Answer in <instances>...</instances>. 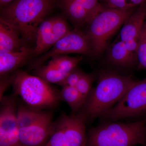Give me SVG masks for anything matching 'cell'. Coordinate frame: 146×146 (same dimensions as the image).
<instances>
[{"mask_svg": "<svg viewBox=\"0 0 146 146\" xmlns=\"http://www.w3.org/2000/svg\"><path fill=\"white\" fill-rule=\"evenodd\" d=\"M135 81L131 76L104 72L78 112L84 116L87 122L103 117L121 99Z\"/></svg>", "mask_w": 146, "mask_h": 146, "instance_id": "6da1fadb", "label": "cell"}, {"mask_svg": "<svg viewBox=\"0 0 146 146\" xmlns=\"http://www.w3.org/2000/svg\"><path fill=\"white\" fill-rule=\"evenodd\" d=\"M54 4L55 0H15L1 9L0 19L31 41L35 39L38 27Z\"/></svg>", "mask_w": 146, "mask_h": 146, "instance_id": "7a4b0ae2", "label": "cell"}, {"mask_svg": "<svg viewBox=\"0 0 146 146\" xmlns=\"http://www.w3.org/2000/svg\"><path fill=\"white\" fill-rule=\"evenodd\" d=\"M86 146H146V119L131 123L108 122L87 133Z\"/></svg>", "mask_w": 146, "mask_h": 146, "instance_id": "3957f363", "label": "cell"}, {"mask_svg": "<svg viewBox=\"0 0 146 146\" xmlns=\"http://www.w3.org/2000/svg\"><path fill=\"white\" fill-rule=\"evenodd\" d=\"M14 94L27 106L35 109L47 110L56 107L61 101L60 91L36 75L18 70L13 73Z\"/></svg>", "mask_w": 146, "mask_h": 146, "instance_id": "277c9868", "label": "cell"}, {"mask_svg": "<svg viewBox=\"0 0 146 146\" xmlns=\"http://www.w3.org/2000/svg\"><path fill=\"white\" fill-rule=\"evenodd\" d=\"M19 137L23 146H44L50 134L53 114L18 103Z\"/></svg>", "mask_w": 146, "mask_h": 146, "instance_id": "5b68a950", "label": "cell"}, {"mask_svg": "<svg viewBox=\"0 0 146 146\" xmlns=\"http://www.w3.org/2000/svg\"><path fill=\"white\" fill-rule=\"evenodd\" d=\"M134 11L105 6L87 24L86 35L97 55L104 52L110 39Z\"/></svg>", "mask_w": 146, "mask_h": 146, "instance_id": "8992f818", "label": "cell"}, {"mask_svg": "<svg viewBox=\"0 0 146 146\" xmlns=\"http://www.w3.org/2000/svg\"><path fill=\"white\" fill-rule=\"evenodd\" d=\"M86 119L81 113H62L53 121L49 138L44 146H86Z\"/></svg>", "mask_w": 146, "mask_h": 146, "instance_id": "52a82bcc", "label": "cell"}, {"mask_svg": "<svg viewBox=\"0 0 146 146\" xmlns=\"http://www.w3.org/2000/svg\"><path fill=\"white\" fill-rule=\"evenodd\" d=\"M146 112V78L135 81L121 99L103 117L115 121Z\"/></svg>", "mask_w": 146, "mask_h": 146, "instance_id": "ba28073f", "label": "cell"}, {"mask_svg": "<svg viewBox=\"0 0 146 146\" xmlns=\"http://www.w3.org/2000/svg\"><path fill=\"white\" fill-rule=\"evenodd\" d=\"M91 48V43L86 34L76 29L71 30L48 51L33 60L30 66V70L39 68L46 60L56 56L71 53L87 54Z\"/></svg>", "mask_w": 146, "mask_h": 146, "instance_id": "9c48e42d", "label": "cell"}, {"mask_svg": "<svg viewBox=\"0 0 146 146\" xmlns=\"http://www.w3.org/2000/svg\"><path fill=\"white\" fill-rule=\"evenodd\" d=\"M18 98L14 94L0 98V146H23L19 137Z\"/></svg>", "mask_w": 146, "mask_h": 146, "instance_id": "30bf717a", "label": "cell"}, {"mask_svg": "<svg viewBox=\"0 0 146 146\" xmlns=\"http://www.w3.org/2000/svg\"><path fill=\"white\" fill-rule=\"evenodd\" d=\"M82 58L80 56L75 57L65 55L56 56L51 58L47 65L36 69V76L48 83L58 84L77 67Z\"/></svg>", "mask_w": 146, "mask_h": 146, "instance_id": "8fae6325", "label": "cell"}, {"mask_svg": "<svg viewBox=\"0 0 146 146\" xmlns=\"http://www.w3.org/2000/svg\"><path fill=\"white\" fill-rule=\"evenodd\" d=\"M100 0H62L63 9L68 18L76 25H84L104 8Z\"/></svg>", "mask_w": 146, "mask_h": 146, "instance_id": "7c38bea8", "label": "cell"}, {"mask_svg": "<svg viewBox=\"0 0 146 146\" xmlns=\"http://www.w3.org/2000/svg\"><path fill=\"white\" fill-rule=\"evenodd\" d=\"M146 20V2L139 6L126 20L120 32V40L123 42L139 41Z\"/></svg>", "mask_w": 146, "mask_h": 146, "instance_id": "4fadbf2b", "label": "cell"}, {"mask_svg": "<svg viewBox=\"0 0 146 146\" xmlns=\"http://www.w3.org/2000/svg\"><path fill=\"white\" fill-rule=\"evenodd\" d=\"M32 57V50L24 46L18 51L0 53L1 77L12 74L26 64Z\"/></svg>", "mask_w": 146, "mask_h": 146, "instance_id": "5bb4252c", "label": "cell"}, {"mask_svg": "<svg viewBox=\"0 0 146 146\" xmlns=\"http://www.w3.org/2000/svg\"><path fill=\"white\" fill-rule=\"evenodd\" d=\"M19 32L0 19V53L18 51L24 46Z\"/></svg>", "mask_w": 146, "mask_h": 146, "instance_id": "9a60e30c", "label": "cell"}, {"mask_svg": "<svg viewBox=\"0 0 146 146\" xmlns=\"http://www.w3.org/2000/svg\"><path fill=\"white\" fill-rule=\"evenodd\" d=\"M53 17L45 19L39 25L35 35V45L32 50V57L46 52L52 46V29Z\"/></svg>", "mask_w": 146, "mask_h": 146, "instance_id": "2e32d148", "label": "cell"}, {"mask_svg": "<svg viewBox=\"0 0 146 146\" xmlns=\"http://www.w3.org/2000/svg\"><path fill=\"white\" fill-rule=\"evenodd\" d=\"M109 60L115 65L127 67L133 65L137 60L136 55L126 48L124 43L120 40L112 45L110 50Z\"/></svg>", "mask_w": 146, "mask_h": 146, "instance_id": "e0dca14e", "label": "cell"}, {"mask_svg": "<svg viewBox=\"0 0 146 146\" xmlns=\"http://www.w3.org/2000/svg\"><path fill=\"white\" fill-rule=\"evenodd\" d=\"M60 98L61 101L66 102L70 108L72 115L77 114L84 104L83 98L75 86H62Z\"/></svg>", "mask_w": 146, "mask_h": 146, "instance_id": "ac0fdd59", "label": "cell"}, {"mask_svg": "<svg viewBox=\"0 0 146 146\" xmlns=\"http://www.w3.org/2000/svg\"><path fill=\"white\" fill-rule=\"evenodd\" d=\"M71 31L65 18L60 16L53 17L52 29V46L68 34Z\"/></svg>", "mask_w": 146, "mask_h": 146, "instance_id": "d6986e66", "label": "cell"}, {"mask_svg": "<svg viewBox=\"0 0 146 146\" xmlns=\"http://www.w3.org/2000/svg\"><path fill=\"white\" fill-rule=\"evenodd\" d=\"M102 1L105 7L123 10L135 8L146 2V0H100Z\"/></svg>", "mask_w": 146, "mask_h": 146, "instance_id": "ffe728a7", "label": "cell"}, {"mask_svg": "<svg viewBox=\"0 0 146 146\" xmlns=\"http://www.w3.org/2000/svg\"><path fill=\"white\" fill-rule=\"evenodd\" d=\"M94 78L92 74L83 72L75 86L83 98L84 103L92 90Z\"/></svg>", "mask_w": 146, "mask_h": 146, "instance_id": "44dd1931", "label": "cell"}, {"mask_svg": "<svg viewBox=\"0 0 146 146\" xmlns=\"http://www.w3.org/2000/svg\"><path fill=\"white\" fill-rule=\"evenodd\" d=\"M136 58L138 68L146 70V31L143 28L138 41Z\"/></svg>", "mask_w": 146, "mask_h": 146, "instance_id": "7402d4cb", "label": "cell"}, {"mask_svg": "<svg viewBox=\"0 0 146 146\" xmlns=\"http://www.w3.org/2000/svg\"><path fill=\"white\" fill-rule=\"evenodd\" d=\"M84 72L77 67L69 73L65 78L58 84L61 86H76Z\"/></svg>", "mask_w": 146, "mask_h": 146, "instance_id": "603a6c76", "label": "cell"}, {"mask_svg": "<svg viewBox=\"0 0 146 146\" xmlns=\"http://www.w3.org/2000/svg\"><path fill=\"white\" fill-rule=\"evenodd\" d=\"M15 0H0V6L1 9L5 7Z\"/></svg>", "mask_w": 146, "mask_h": 146, "instance_id": "cb8c5ba5", "label": "cell"}, {"mask_svg": "<svg viewBox=\"0 0 146 146\" xmlns=\"http://www.w3.org/2000/svg\"><path fill=\"white\" fill-rule=\"evenodd\" d=\"M143 29L144 30H145V31H146V20L145 22V24H144Z\"/></svg>", "mask_w": 146, "mask_h": 146, "instance_id": "d4e9b609", "label": "cell"}]
</instances>
